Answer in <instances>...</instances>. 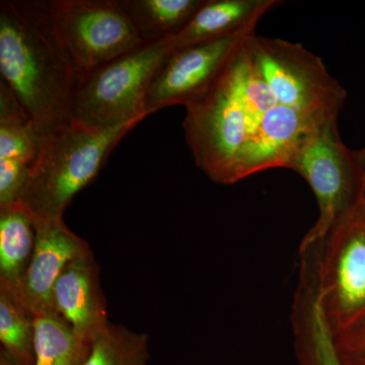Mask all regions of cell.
Segmentation results:
<instances>
[{
    "mask_svg": "<svg viewBox=\"0 0 365 365\" xmlns=\"http://www.w3.org/2000/svg\"><path fill=\"white\" fill-rule=\"evenodd\" d=\"M337 121L317 129L287 167L304 178L318 203V220L304 235L302 247L322 241L334 223L364 195L365 174L354 150L343 143Z\"/></svg>",
    "mask_w": 365,
    "mask_h": 365,
    "instance_id": "obj_6",
    "label": "cell"
},
{
    "mask_svg": "<svg viewBox=\"0 0 365 365\" xmlns=\"http://www.w3.org/2000/svg\"><path fill=\"white\" fill-rule=\"evenodd\" d=\"M53 306L76 333L91 342L109 325L100 268L91 250L69 262L60 274L53 289Z\"/></svg>",
    "mask_w": 365,
    "mask_h": 365,
    "instance_id": "obj_10",
    "label": "cell"
},
{
    "mask_svg": "<svg viewBox=\"0 0 365 365\" xmlns=\"http://www.w3.org/2000/svg\"><path fill=\"white\" fill-rule=\"evenodd\" d=\"M48 1L55 31L81 81L145 43L117 0Z\"/></svg>",
    "mask_w": 365,
    "mask_h": 365,
    "instance_id": "obj_7",
    "label": "cell"
},
{
    "mask_svg": "<svg viewBox=\"0 0 365 365\" xmlns=\"http://www.w3.org/2000/svg\"><path fill=\"white\" fill-rule=\"evenodd\" d=\"M143 120L98 127L72 119L42 134L20 202L34 222L63 220L74 196L95 181L113 150Z\"/></svg>",
    "mask_w": 365,
    "mask_h": 365,
    "instance_id": "obj_2",
    "label": "cell"
},
{
    "mask_svg": "<svg viewBox=\"0 0 365 365\" xmlns=\"http://www.w3.org/2000/svg\"><path fill=\"white\" fill-rule=\"evenodd\" d=\"M148 334L110 323L93 341L83 365H148Z\"/></svg>",
    "mask_w": 365,
    "mask_h": 365,
    "instance_id": "obj_18",
    "label": "cell"
},
{
    "mask_svg": "<svg viewBox=\"0 0 365 365\" xmlns=\"http://www.w3.org/2000/svg\"><path fill=\"white\" fill-rule=\"evenodd\" d=\"M333 338L365 323L364 195L322 241L299 246Z\"/></svg>",
    "mask_w": 365,
    "mask_h": 365,
    "instance_id": "obj_3",
    "label": "cell"
},
{
    "mask_svg": "<svg viewBox=\"0 0 365 365\" xmlns=\"http://www.w3.org/2000/svg\"><path fill=\"white\" fill-rule=\"evenodd\" d=\"M257 25L246 26L222 39L170 53L151 79L144 102L145 112L150 115L172 106L186 107L202 96L237 48L256 32Z\"/></svg>",
    "mask_w": 365,
    "mask_h": 365,
    "instance_id": "obj_8",
    "label": "cell"
},
{
    "mask_svg": "<svg viewBox=\"0 0 365 365\" xmlns=\"http://www.w3.org/2000/svg\"><path fill=\"white\" fill-rule=\"evenodd\" d=\"M292 322L300 365H341L332 333L317 302L297 304L292 309Z\"/></svg>",
    "mask_w": 365,
    "mask_h": 365,
    "instance_id": "obj_16",
    "label": "cell"
},
{
    "mask_svg": "<svg viewBox=\"0 0 365 365\" xmlns=\"http://www.w3.org/2000/svg\"><path fill=\"white\" fill-rule=\"evenodd\" d=\"M247 46L279 104L319 122L338 120L346 91L317 55L300 44L256 34L250 36Z\"/></svg>",
    "mask_w": 365,
    "mask_h": 365,
    "instance_id": "obj_5",
    "label": "cell"
},
{
    "mask_svg": "<svg viewBox=\"0 0 365 365\" xmlns=\"http://www.w3.org/2000/svg\"><path fill=\"white\" fill-rule=\"evenodd\" d=\"M1 349L18 365H35V316L11 290L0 285Z\"/></svg>",
    "mask_w": 365,
    "mask_h": 365,
    "instance_id": "obj_17",
    "label": "cell"
},
{
    "mask_svg": "<svg viewBox=\"0 0 365 365\" xmlns=\"http://www.w3.org/2000/svg\"><path fill=\"white\" fill-rule=\"evenodd\" d=\"M364 198H365V190H364Z\"/></svg>",
    "mask_w": 365,
    "mask_h": 365,
    "instance_id": "obj_22",
    "label": "cell"
},
{
    "mask_svg": "<svg viewBox=\"0 0 365 365\" xmlns=\"http://www.w3.org/2000/svg\"><path fill=\"white\" fill-rule=\"evenodd\" d=\"M143 42L181 32L204 0H117Z\"/></svg>",
    "mask_w": 365,
    "mask_h": 365,
    "instance_id": "obj_13",
    "label": "cell"
},
{
    "mask_svg": "<svg viewBox=\"0 0 365 365\" xmlns=\"http://www.w3.org/2000/svg\"><path fill=\"white\" fill-rule=\"evenodd\" d=\"M277 0H204L181 32L174 36L175 50L227 37L259 21Z\"/></svg>",
    "mask_w": 365,
    "mask_h": 365,
    "instance_id": "obj_11",
    "label": "cell"
},
{
    "mask_svg": "<svg viewBox=\"0 0 365 365\" xmlns=\"http://www.w3.org/2000/svg\"><path fill=\"white\" fill-rule=\"evenodd\" d=\"M0 74L40 135L73 119L81 78L55 31L49 1H0Z\"/></svg>",
    "mask_w": 365,
    "mask_h": 365,
    "instance_id": "obj_1",
    "label": "cell"
},
{
    "mask_svg": "<svg viewBox=\"0 0 365 365\" xmlns=\"http://www.w3.org/2000/svg\"><path fill=\"white\" fill-rule=\"evenodd\" d=\"M41 135L6 83H0V160L33 169Z\"/></svg>",
    "mask_w": 365,
    "mask_h": 365,
    "instance_id": "obj_15",
    "label": "cell"
},
{
    "mask_svg": "<svg viewBox=\"0 0 365 365\" xmlns=\"http://www.w3.org/2000/svg\"><path fill=\"white\" fill-rule=\"evenodd\" d=\"M355 157H356L357 162H359L360 168L364 170L365 174V148L364 150H354Z\"/></svg>",
    "mask_w": 365,
    "mask_h": 365,
    "instance_id": "obj_20",
    "label": "cell"
},
{
    "mask_svg": "<svg viewBox=\"0 0 365 365\" xmlns=\"http://www.w3.org/2000/svg\"><path fill=\"white\" fill-rule=\"evenodd\" d=\"M35 222L21 204L0 209V285L16 289L35 248Z\"/></svg>",
    "mask_w": 365,
    "mask_h": 365,
    "instance_id": "obj_12",
    "label": "cell"
},
{
    "mask_svg": "<svg viewBox=\"0 0 365 365\" xmlns=\"http://www.w3.org/2000/svg\"><path fill=\"white\" fill-rule=\"evenodd\" d=\"M91 345L56 312L35 316V365H83Z\"/></svg>",
    "mask_w": 365,
    "mask_h": 365,
    "instance_id": "obj_14",
    "label": "cell"
},
{
    "mask_svg": "<svg viewBox=\"0 0 365 365\" xmlns=\"http://www.w3.org/2000/svg\"><path fill=\"white\" fill-rule=\"evenodd\" d=\"M174 50V36L143 43L88 74L79 83L73 119L98 127L145 119L151 79Z\"/></svg>",
    "mask_w": 365,
    "mask_h": 365,
    "instance_id": "obj_4",
    "label": "cell"
},
{
    "mask_svg": "<svg viewBox=\"0 0 365 365\" xmlns=\"http://www.w3.org/2000/svg\"><path fill=\"white\" fill-rule=\"evenodd\" d=\"M0 365H18L4 350L0 349Z\"/></svg>",
    "mask_w": 365,
    "mask_h": 365,
    "instance_id": "obj_21",
    "label": "cell"
},
{
    "mask_svg": "<svg viewBox=\"0 0 365 365\" xmlns=\"http://www.w3.org/2000/svg\"><path fill=\"white\" fill-rule=\"evenodd\" d=\"M333 339L341 365H365V323Z\"/></svg>",
    "mask_w": 365,
    "mask_h": 365,
    "instance_id": "obj_19",
    "label": "cell"
},
{
    "mask_svg": "<svg viewBox=\"0 0 365 365\" xmlns=\"http://www.w3.org/2000/svg\"><path fill=\"white\" fill-rule=\"evenodd\" d=\"M34 222L36 242L32 258L20 285L11 292L34 316H38L55 312L53 289L60 274L69 262L91 248L63 220Z\"/></svg>",
    "mask_w": 365,
    "mask_h": 365,
    "instance_id": "obj_9",
    "label": "cell"
}]
</instances>
